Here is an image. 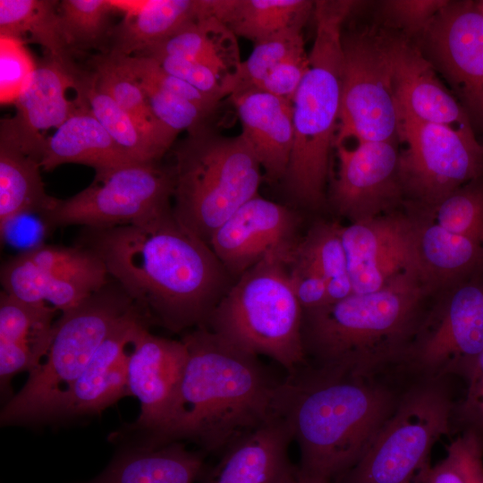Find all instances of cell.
Here are the masks:
<instances>
[{
  "label": "cell",
  "instance_id": "37",
  "mask_svg": "<svg viewBox=\"0 0 483 483\" xmlns=\"http://www.w3.org/2000/svg\"><path fill=\"white\" fill-rule=\"evenodd\" d=\"M113 11L117 10L110 0L59 2L61 29L69 50L97 47L107 41L112 29L109 16Z\"/></svg>",
  "mask_w": 483,
  "mask_h": 483
},
{
  "label": "cell",
  "instance_id": "39",
  "mask_svg": "<svg viewBox=\"0 0 483 483\" xmlns=\"http://www.w3.org/2000/svg\"><path fill=\"white\" fill-rule=\"evenodd\" d=\"M304 46L302 32H294L254 44L227 84L228 97L258 88L266 76L296 49Z\"/></svg>",
  "mask_w": 483,
  "mask_h": 483
},
{
  "label": "cell",
  "instance_id": "24",
  "mask_svg": "<svg viewBox=\"0 0 483 483\" xmlns=\"http://www.w3.org/2000/svg\"><path fill=\"white\" fill-rule=\"evenodd\" d=\"M80 74L71 60L50 55L37 64L14 102L16 115L10 119L15 128L31 139L45 138L42 131L61 126L83 103L66 97L68 89L77 91Z\"/></svg>",
  "mask_w": 483,
  "mask_h": 483
},
{
  "label": "cell",
  "instance_id": "1",
  "mask_svg": "<svg viewBox=\"0 0 483 483\" xmlns=\"http://www.w3.org/2000/svg\"><path fill=\"white\" fill-rule=\"evenodd\" d=\"M90 233L89 249L147 322L174 333L205 326L234 283L211 247L173 211Z\"/></svg>",
  "mask_w": 483,
  "mask_h": 483
},
{
  "label": "cell",
  "instance_id": "28",
  "mask_svg": "<svg viewBox=\"0 0 483 483\" xmlns=\"http://www.w3.org/2000/svg\"><path fill=\"white\" fill-rule=\"evenodd\" d=\"M129 163L133 161L115 144L84 98L76 112L46 138L40 155L45 171L64 164H80L100 174Z\"/></svg>",
  "mask_w": 483,
  "mask_h": 483
},
{
  "label": "cell",
  "instance_id": "31",
  "mask_svg": "<svg viewBox=\"0 0 483 483\" xmlns=\"http://www.w3.org/2000/svg\"><path fill=\"white\" fill-rule=\"evenodd\" d=\"M235 37L216 18L203 15L139 55H169L203 64L226 79L227 91L242 62Z\"/></svg>",
  "mask_w": 483,
  "mask_h": 483
},
{
  "label": "cell",
  "instance_id": "18",
  "mask_svg": "<svg viewBox=\"0 0 483 483\" xmlns=\"http://www.w3.org/2000/svg\"><path fill=\"white\" fill-rule=\"evenodd\" d=\"M301 223L295 209L258 194L219 226L209 246L235 281L272 252L294 247Z\"/></svg>",
  "mask_w": 483,
  "mask_h": 483
},
{
  "label": "cell",
  "instance_id": "20",
  "mask_svg": "<svg viewBox=\"0 0 483 483\" xmlns=\"http://www.w3.org/2000/svg\"><path fill=\"white\" fill-rule=\"evenodd\" d=\"M148 322L135 309L107 336L54 407L48 420L98 414L129 395L128 364L133 343Z\"/></svg>",
  "mask_w": 483,
  "mask_h": 483
},
{
  "label": "cell",
  "instance_id": "2",
  "mask_svg": "<svg viewBox=\"0 0 483 483\" xmlns=\"http://www.w3.org/2000/svg\"><path fill=\"white\" fill-rule=\"evenodd\" d=\"M188 356L174 402L163 424L139 446L155 448L182 440L205 452H223L267 420L283 416L284 379L258 357L223 340L206 326L181 339Z\"/></svg>",
  "mask_w": 483,
  "mask_h": 483
},
{
  "label": "cell",
  "instance_id": "42",
  "mask_svg": "<svg viewBox=\"0 0 483 483\" xmlns=\"http://www.w3.org/2000/svg\"><path fill=\"white\" fill-rule=\"evenodd\" d=\"M36 65L24 42L0 35V100L2 105L14 104Z\"/></svg>",
  "mask_w": 483,
  "mask_h": 483
},
{
  "label": "cell",
  "instance_id": "5",
  "mask_svg": "<svg viewBox=\"0 0 483 483\" xmlns=\"http://www.w3.org/2000/svg\"><path fill=\"white\" fill-rule=\"evenodd\" d=\"M357 4L315 1V38L308 71L292 100L293 145L281 181L292 202L310 209L320 208L326 199L341 111L343 24Z\"/></svg>",
  "mask_w": 483,
  "mask_h": 483
},
{
  "label": "cell",
  "instance_id": "19",
  "mask_svg": "<svg viewBox=\"0 0 483 483\" xmlns=\"http://www.w3.org/2000/svg\"><path fill=\"white\" fill-rule=\"evenodd\" d=\"M380 34L396 105L420 121L448 127L468 141L482 144L464 109L440 81L418 46L405 35Z\"/></svg>",
  "mask_w": 483,
  "mask_h": 483
},
{
  "label": "cell",
  "instance_id": "50",
  "mask_svg": "<svg viewBox=\"0 0 483 483\" xmlns=\"http://www.w3.org/2000/svg\"><path fill=\"white\" fill-rule=\"evenodd\" d=\"M479 483H483V479Z\"/></svg>",
  "mask_w": 483,
  "mask_h": 483
},
{
  "label": "cell",
  "instance_id": "23",
  "mask_svg": "<svg viewBox=\"0 0 483 483\" xmlns=\"http://www.w3.org/2000/svg\"><path fill=\"white\" fill-rule=\"evenodd\" d=\"M292 440L285 418H273L226 447L216 465L204 470L202 483H276L290 463Z\"/></svg>",
  "mask_w": 483,
  "mask_h": 483
},
{
  "label": "cell",
  "instance_id": "14",
  "mask_svg": "<svg viewBox=\"0 0 483 483\" xmlns=\"http://www.w3.org/2000/svg\"><path fill=\"white\" fill-rule=\"evenodd\" d=\"M102 259L90 249L38 245L1 268L4 292L24 302L68 311L108 284Z\"/></svg>",
  "mask_w": 483,
  "mask_h": 483
},
{
  "label": "cell",
  "instance_id": "10",
  "mask_svg": "<svg viewBox=\"0 0 483 483\" xmlns=\"http://www.w3.org/2000/svg\"><path fill=\"white\" fill-rule=\"evenodd\" d=\"M171 166L133 162L95 174L90 185L66 199H57L44 216L54 226L90 229L143 225L172 209Z\"/></svg>",
  "mask_w": 483,
  "mask_h": 483
},
{
  "label": "cell",
  "instance_id": "38",
  "mask_svg": "<svg viewBox=\"0 0 483 483\" xmlns=\"http://www.w3.org/2000/svg\"><path fill=\"white\" fill-rule=\"evenodd\" d=\"M433 212L441 227L483 245V175L456 190Z\"/></svg>",
  "mask_w": 483,
  "mask_h": 483
},
{
  "label": "cell",
  "instance_id": "26",
  "mask_svg": "<svg viewBox=\"0 0 483 483\" xmlns=\"http://www.w3.org/2000/svg\"><path fill=\"white\" fill-rule=\"evenodd\" d=\"M56 309L0 293V385L2 393L17 373L31 372L51 342Z\"/></svg>",
  "mask_w": 483,
  "mask_h": 483
},
{
  "label": "cell",
  "instance_id": "48",
  "mask_svg": "<svg viewBox=\"0 0 483 483\" xmlns=\"http://www.w3.org/2000/svg\"><path fill=\"white\" fill-rule=\"evenodd\" d=\"M330 480L325 476L309 472L300 465H293L290 462L276 483H330Z\"/></svg>",
  "mask_w": 483,
  "mask_h": 483
},
{
  "label": "cell",
  "instance_id": "6",
  "mask_svg": "<svg viewBox=\"0 0 483 483\" xmlns=\"http://www.w3.org/2000/svg\"><path fill=\"white\" fill-rule=\"evenodd\" d=\"M295 246L272 252L236 279L205 326L247 353L271 358L287 373L307 362L303 309L288 272Z\"/></svg>",
  "mask_w": 483,
  "mask_h": 483
},
{
  "label": "cell",
  "instance_id": "43",
  "mask_svg": "<svg viewBox=\"0 0 483 483\" xmlns=\"http://www.w3.org/2000/svg\"><path fill=\"white\" fill-rule=\"evenodd\" d=\"M148 57L156 60L166 72L184 80L201 92L212 96L219 101L225 97H228L226 79L203 64L169 55Z\"/></svg>",
  "mask_w": 483,
  "mask_h": 483
},
{
  "label": "cell",
  "instance_id": "36",
  "mask_svg": "<svg viewBox=\"0 0 483 483\" xmlns=\"http://www.w3.org/2000/svg\"><path fill=\"white\" fill-rule=\"evenodd\" d=\"M77 92L115 144L133 162H159L163 157L137 123L109 96L99 91L89 75H80Z\"/></svg>",
  "mask_w": 483,
  "mask_h": 483
},
{
  "label": "cell",
  "instance_id": "44",
  "mask_svg": "<svg viewBox=\"0 0 483 483\" xmlns=\"http://www.w3.org/2000/svg\"><path fill=\"white\" fill-rule=\"evenodd\" d=\"M446 0H390L383 4V11L391 22L407 36H418L448 4Z\"/></svg>",
  "mask_w": 483,
  "mask_h": 483
},
{
  "label": "cell",
  "instance_id": "13",
  "mask_svg": "<svg viewBox=\"0 0 483 483\" xmlns=\"http://www.w3.org/2000/svg\"><path fill=\"white\" fill-rule=\"evenodd\" d=\"M341 111L336 143L395 141L398 113L381 34L343 33Z\"/></svg>",
  "mask_w": 483,
  "mask_h": 483
},
{
  "label": "cell",
  "instance_id": "27",
  "mask_svg": "<svg viewBox=\"0 0 483 483\" xmlns=\"http://www.w3.org/2000/svg\"><path fill=\"white\" fill-rule=\"evenodd\" d=\"M124 13L113 26L106 53L141 54L204 14V0L111 1Z\"/></svg>",
  "mask_w": 483,
  "mask_h": 483
},
{
  "label": "cell",
  "instance_id": "4",
  "mask_svg": "<svg viewBox=\"0 0 483 483\" xmlns=\"http://www.w3.org/2000/svg\"><path fill=\"white\" fill-rule=\"evenodd\" d=\"M425 283L417 273L403 275L371 292L305 310L301 336L311 364L374 377L399 364L421 322L419 310Z\"/></svg>",
  "mask_w": 483,
  "mask_h": 483
},
{
  "label": "cell",
  "instance_id": "11",
  "mask_svg": "<svg viewBox=\"0 0 483 483\" xmlns=\"http://www.w3.org/2000/svg\"><path fill=\"white\" fill-rule=\"evenodd\" d=\"M396 106L398 140L405 145L398 162L402 193L433 211L456 190L483 175V145Z\"/></svg>",
  "mask_w": 483,
  "mask_h": 483
},
{
  "label": "cell",
  "instance_id": "40",
  "mask_svg": "<svg viewBox=\"0 0 483 483\" xmlns=\"http://www.w3.org/2000/svg\"><path fill=\"white\" fill-rule=\"evenodd\" d=\"M116 56L141 87L153 114L165 128L178 135L183 130L191 132L204 124L210 114L147 77L128 69L120 57Z\"/></svg>",
  "mask_w": 483,
  "mask_h": 483
},
{
  "label": "cell",
  "instance_id": "32",
  "mask_svg": "<svg viewBox=\"0 0 483 483\" xmlns=\"http://www.w3.org/2000/svg\"><path fill=\"white\" fill-rule=\"evenodd\" d=\"M416 249L425 284L459 282L483 267V245L437 224L418 225Z\"/></svg>",
  "mask_w": 483,
  "mask_h": 483
},
{
  "label": "cell",
  "instance_id": "3",
  "mask_svg": "<svg viewBox=\"0 0 483 483\" xmlns=\"http://www.w3.org/2000/svg\"><path fill=\"white\" fill-rule=\"evenodd\" d=\"M400 395L375 380L308 361L287 373L282 415L300 447V466L330 479L352 469L391 417Z\"/></svg>",
  "mask_w": 483,
  "mask_h": 483
},
{
  "label": "cell",
  "instance_id": "15",
  "mask_svg": "<svg viewBox=\"0 0 483 483\" xmlns=\"http://www.w3.org/2000/svg\"><path fill=\"white\" fill-rule=\"evenodd\" d=\"M417 37L423 55L453 88L477 138L483 137V14L475 2L449 1Z\"/></svg>",
  "mask_w": 483,
  "mask_h": 483
},
{
  "label": "cell",
  "instance_id": "46",
  "mask_svg": "<svg viewBox=\"0 0 483 483\" xmlns=\"http://www.w3.org/2000/svg\"><path fill=\"white\" fill-rule=\"evenodd\" d=\"M466 393L453 415L463 428L471 431L483 440V351L475 359L465 378Z\"/></svg>",
  "mask_w": 483,
  "mask_h": 483
},
{
  "label": "cell",
  "instance_id": "25",
  "mask_svg": "<svg viewBox=\"0 0 483 483\" xmlns=\"http://www.w3.org/2000/svg\"><path fill=\"white\" fill-rule=\"evenodd\" d=\"M37 151L10 124L1 121L0 131V235L19 218L40 213L43 216L57 199L46 192Z\"/></svg>",
  "mask_w": 483,
  "mask_h": 483
},
{
  "label": "cell",
  "instance_id": "8",
  "mask_svg": "<svg viewBox=\"0 0 483 483\" xmlns=\"http://www.w3.org/2000/svg\"><path fill=\"white\" fill-rule=\"evenodd\" d=\"M138 308L108 284L55 321L48 349L1 411L3 425L48 420L54 407L115 327Z\"/></svg>",
  "mask_w": 483,
  "mask_h": 483
},
{
  "label": "cell",
  "instance_id": "22",
  "mask_svg": "<svg viewBox=\"0 0 483 483\" xmlns=\"http://www.w3.org/2000/svg\"><path fill=\"white\" fill-rule=\"evenodd\" d=\"M242 123L241 132L267 181L281 182L293 145L292 103L252 89L230 96Z\"/></svg>",
  "mask_w": 483,
  "mask_h": 483
},
{
  "label": "cell",
  "instance_id": "35",
  "mask_svg": "<svg viewBox=\"0 0 483 483\" xmlns=\"http://www.w3.org/2000/svg\"><path fill=\"white\" fill-rule=\"evenodd\" d=\"M294 254L326 281L327 304L353 293L340 225L326 222L314 225L301 237Z\"/></svg>",
  "mask_w": 483,
  "mask_h": 483
},
{
  "label": "cell",
  "instance_id": "47",
  "mask_svg": "<svg viewBox=\"0 0 483 483\" xmlns=\"http://www.w3.org/2000/svg\"><path fill=\"white\" fill-rule=\"evenodd\" d=\"M294 249L288 261V272L292 287L303 311L326 305L328 295L326 281L294 254Z\"/></svg>",
  "mask_w": 483,
  "mask_h": 483
},
{
  "label": "cell",
  "instance_id": "12",
  "mask_svg": "<svg viewBox=\"0 0 483 483\" xmlns=\"http://www.w3.org/2000/svg\"><path fill=\"white\" fill-rule=\"evenodd\" d=\"M482 271L459 281L436 313L420 323L399 362L418 380L466 378L483 351Z\"/></svg>",
  "mask_w": 483,
  "mask_h": 483
},
{
  "label": "cell",
  "instance_id": "30",
  "mask_svg": "<svg viewBox=\"0 0 483 483\" xmlns=\"http://www.w3.org/2000/svg\"><path fill=\"white\" fill-rule=\"evenodd\" d=\"M204 470L202 453L174 442L129 450L89 483H194Z\"/></svg>",
  "mask_w": 483,
  "mask_h": 483
},
{
  "label": "cell",
  "instance_id": "21",
  "mask_svg": "<svg viewBox=\"0 0 483 483\" xmlns=\"http://www.w3.org/2000/svg\"><path fill=\"white\" fill-rule=\"evenodd\" d=\"M188 352L185 343L152 335L143 328L134 340L128 364L130 394L140 403V412L130 430L142 435L165 421L178 390Z\"/></svg>",
  "mask_w": 483,
  "mask_h": 483
},
{
  "label": "cell",
  "instance_id": "9",
  "mask_svg": "<svg viewBox=\"0 0 483 483\" xmlns=\"http://www.w3.org/2000/svg\"><path fill=\"white\" fill-rule=\"evenodd\" d=\"M454 407L441 380H417L342 483H424L436 442L451 429Z\"/></svg>",
  "mask_w": 483,
  "mask_h": 483
},
{
  "label": "cell",
  "instance_id": "17",
  "mask_svg": "<svg viewBox=\"0 0 483 483\" xmlns=\"http://www.w3.org/2000/svg\"><path fill=\"white\" fill-rule=\"evenodd\" d=\"M338 168L330 200L338 214L359 222L388 210L401 198L399 152L395 141L336 143Z\"/></svg>",
  "mask_w": 483,
  "mask_h": 483
},
{
  "label": "cell",
  "instance_id": "45",
  "mask_svg": "<svg viewBox=\"0 0 483 483\" xmlns=\"http://www.w3.org/2000/svg\"><path fill=\"white\" fill-rule=\"evenodd\" d=\"M308 68L309 54L303 46L282 61L255 89L292 103Z\"/></svg>",
  "mask_w": 483,
  "mask_h": 483
},
{
  "label": "cell",
  "instance_id": "33",
  "mask_svg": "<svg viewBox=\"0 0 483 483\" xmlns=\"http://www.w3.org/2000/svg\"><path fill=\"white\" fill-rule=\"evenodd\" d=\"M89 77L93 85L109 96L137 123L164 156L177 134L165 128L153 114L146 96L137 80L115 55L103 53L91 60Z\"/></svg>",
  "mask_w": 483,
  "mask_h": 483
},
{
  "label": "cell",
  "instance_id": "7",
  "mask_svg": "<svg viewBox=\"0 0 483 483\" xmlns=\"http://www.w3.org/2000/svg\"><path fill=\"white\" fill-rule=\"evenodd\" d=\"M174 218L209 245L214 233L258 194L262 168L242 134L225 137L201 125L174 150Z\"/></svg>",
  "mask_w": 483,
  "mask_h": 483
},
{
  "label": "cell",
  "instance_id": "49",
  "mask_svg": "<svg viewBox=\"0 0 483 483\" xmlns=\"http://www.w3.org/2000/svg\"><path fill=\"white\" fill-rule=\"evenodd\" d=\"M475 4L478 9L479 10V12L483 14V0L476 1Z\"/></svg>",
  "mask_w": 483,
  "mask_h": 483
},
{
  "label": "cell",
  "instance_id": "29",
  "mask_svg": "<svg viewBox=\"0 0 483 483\" xmlns=\"http://www.w3.org/2000/svg\"><path fill=\"white\" fill-rule=\"evenodd\" d=\"M314 5L309 0H207L209 16L254 44L302 32Z\"/></svg>",
  "mask_w": 483,
  "mask_h": 483
},
{
  "label": "cell",
  "instance_id": "16",
  "mask_svg": "<svg viewBox=\"0 0 483 483\" xmlns=\"http://www.w3.org/2000/svg\"><path fill=\"white\" fill-rule=\"evenodd\" d=\"M416 232L413 221L391 214L340 225L353 293L378 291L406 274L421 276Z\"/></svg>",
  "mask_w": 483,
  "mask_h": 483
},
{
  "label": "cell",
  "instance_id": "34",
  "mask_svg": "<svg viewBox=\"0 0 483 483\" xmlns=\"http://www.w3.org/2000/svg\"><path fill=\"white\" fill-rule=\"evenodd\" d=\"M59 2L0 0V35L24 43L39 44L47 50L48 55L70 60L60 24Z\"/></svg>",
  "mask_w": 483,
  "mask_h": 483
},
{
  "label": "cell",
  "instance_id": "41",
  "mask_svg": "<svg viewBox=\"0 0 483 483\" xmlns=\"http://www.w3.org/2000/svg\"><path fill=\"white\" fill-rule=\"evenodd\" d=\"M483 479V440L463 431L447 447L445 457L431 466L424 483H479Z\"/></svg>",
  "mask_w": 483,
  "mask_h": 483
}]
</instances>
